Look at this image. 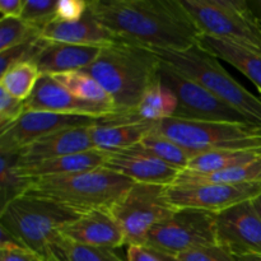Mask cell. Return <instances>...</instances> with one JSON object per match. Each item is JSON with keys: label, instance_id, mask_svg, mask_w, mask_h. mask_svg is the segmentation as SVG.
I'll list each match as a JSON object with an SVG mask.
<instances>
[{"label": "cell", "instance_id": "cell-1", "mask_svg": "<svg viewBox=\"0 0 261 261\" xmlns=\"http://www.w3.org/2000/svg\"><path fill=\"white\" fill-rule=\"evenodd\" d=\"M89 8L117 37L150 50L198 45L200 32L181 0H89Z\"/></svg>", "mask_w": 261, "mask_h": 261}, {"label": "cell", "instance_id": "cell-2", "mask_svg": "<svg viewBox=\"0 0 261 261\" xmlns=\"http://www.w3.org/2000/svg\"><path fill=\"white\" fill-rule=\"evenodd\" d=\"M161 59L150 48L120 40L102 47L98 58L84 69L110 94L117 115L129 114L160 79Z\"/></svg>", "mask_w": 261, "mask_h": 261}, {"label": "cell", "instance_id": "cell-3", "mask_svg": "<svg viewBox=\"0 0 261 261\" xmlns=\"http://www.w3.org/2000/svg\"><path fill=\"white\" fill-rule=\"evenodd\" d=\"M133 184L115 171L98 167L71 175L31 180L24 194L50 199L84 214L97 209H110Z\"/></svg>", "mask_w": 261, "mask_h": 261}, {"label": "cell", "instance_id": "cell-4", "mask_svg": "<svg viewBox=\"0 0 261 261\" xmlns=\"http://www.w3.org/2000/svg\"><path fill=\"white\" fill-rule=\"evenodd\" d=\"M153 51L161 61L198 82L222 102L246 117L250 124L261 127V98L240 84L216 56L198 45L182 51Z\"/></svg>", "mask_w": 261, "mask_h": 261}, {"label": "cell", "instance_id": "cell-5", "mask_svg": "<svg viewBox=\"0 0 261 261\" xmlns=\"http://www.w3.org/2000/svg\"><path fill=\"white\" fill-rule=\"evenodd\" d=\"M82 213L50 199L22 194L0 209V227L47 261L48 246Z\"/></svg>", "mask_w": 261, "mask_h": 261}, {"label": "cell", "instance_id": "cell-6", "mask_svg": "<svg viewBox=\"0 0 261 261\" xmlns=\"http://www.w3.org/2000/svg\"><path fill=\"white\" fill-rule=\"evenodd\" d=\"M154 130L193 155L214 150H261V127L251 124L171 117L158 121Z\"/></svg>", "mask_w": 261, "mask_h": 261}, {"label": "cell", "instance_id": "cell-7", "mask_svg": "<svg viewBox=\"0 0 261 261\" xmlns=\"http://www.w3.org/2000/svg\"><path fill=\"white\" fill-rule=\"evenodd\" d=\"M200 35L261 53V24L247 0H181Z\"/></svg>", "mask_w": 261, "mask_h": 261}, {"label": "cell", "instance_id": "cell-8", "mask_svg": "<svg viewBox=\"0 0 261 261\" xmlns=\"http://www.w3.org/2000/svg\"><path fill=\"white\" fill-rule=\"evenodd\" d=\"M166 188L134 182L109 209L121 227L127 246H144L150 229L176 211L166 198Z\"/></svg>", "mask_w": 261, "mask_h": 261}, {"label": "cell", "instance_id": "cell-9", "mask_svg": "<svg viewBox=\"0 0 261 261\" xmlns=\"http://www.w3.org/2000/svg\"><path fill=\"white\" fill-rule=\"evenodd\" d=\"M212 245H217L216 214L196 209H176L150 229L144 247L178 256Z\"/></svg>", "mask_w": 261, "mask_h": 261}, {"label": "cell", "instance_id": "cell-10", "mask_svg": "<svg viewBox=\"0 0 261 261\" xmlns=\"http://www.w3.org/2000/svg\"><path fill=\"white\" fill-rule=\"evenodd\" d=\"M160 79L177 98V110L173 117L194 121L250 124L246 117L222 102L201 84L184 75L163 61H161Z\"/></svg>", "mask_w": 261, "mask_h": 261}, {"label": "cell", "instance_id": "cell-11", "mask_svg": "<svg viewBox=\"0 0 261 261\" xmlns=\"http://www.w3.org/2000/svg\"><path fill=\"white\" fill-rule=\"evenodd\" d=\"M261 193V184H172L166 188V198L173 209L219 213L244 201H251Z\"/></svg>", "mask_w": 261, "mask_h": 261}, {"label": "cell", "instance_id": "cell-12", "mask_svg": "<svg viewBox=\"0 0 261 261\" xmlns=\"http://www.w3.org/2000/svg\"><path fill=\"white\" fill-rule=\"evenodd\" d=\"M217 245L233 256H261V218L251 201L216 214Z\"/></svg>", "mask_w": 261, "mask_h": 261}, {"label": "cell", "instance_id": "cell-13", "mask_svg": "<svg viewBox=\"0 0 261 261\" xmlns=\"http://www.w3.org/2000/svg\"><path fill=\"white\" fill-rule=\"evenodd\" d=\"M101 119L45 111H25L14 124L0 132V152L14 153L31 143L60 130L93 126Z\"/></svg>", "mask_w": 261, "mask_h": 261}, {"label": "cell", "instance_id": "cell-14", "mask_svg": "<svg viewBox=\"0 0 261 261\" xmlns=\"http://www.w3.org/2000/svg\"><path fill=\"white\" fill-rule=\"evenodd\" d=\"M103 167L125 176L135 184L162 186L175 184L181 172L148 152L140 143L125 149L106 152Z\"/></svg>", "mask_w": 261, "mask_h": 261}, {"label": "cell", "instance_id": "cell-15", "mask_svg": "<svg viewBox=\"0 0 261 261\" xmlns=\"http://www.w3.org/2000/svg\"><path fill=\"white\" fill-rule=\"evenodd\" d=\"M25 111H45L55 114L103 119L116 114L114 107L91 103L76 98L51 75H41L35 89L24 101Z\"/></svg>", "mask_w": 261, "mask_h": 261}, {"label": "cell", "instance_id": "cell-16", "mask_svg": "<svg viewBox=\"0 0 261 261\" xmlns=\"http://www.w3.org/2000/svg\"><path fill=\"white\" fill-rule=\"evenodd\" d=\"M60 234L78 244L112 251L126 245L124 232L109 209L82 214L78 219L66 224Z\"/></svg>", "mask_w": 261, "mask_h": 261}, {"label": "cell", "instance_id": "cell-17", "mask_svg": "<svg viewBox=\"0 0 261 261\" xmlns=\"http://www.w3.org/2000/svg\"><path fill=\"white\" fill-rule=\"evenodd\" d=\"M97 149L91 138V126L60 130L18 150V166L43 162L54 158Z\"/></svg>", "mask_w": 261, "mask_h": 261}, {"label": "cell", "instance_id": "cell-18", "mask_svg": "<svg viewBox=\"0 0 261 261\" xmlns=\"http://www.w3.org/2000/svg\"><path fill=\"white\" fill-rule=\"evenodd\" d=\"M41 38L48 42L101 48L121 40L97 19L89 7L83 18L75 22H61L58 19L51 22L41 31Z\"/></svg>", "mask_w": 261, "mask_h": 261}, {"label": "cell", "instance_id": "cell-19", "mask_svg": "<svg viewBox=\"0 0 261 261\" xmlns=\"http://www.w3.org/2000/svg\"><path fill=\"white\" fill-rule=\"evenodd\" d=\"M101 50V47L42 40L32 63L37 66L41 75H56L68 71L84 70L98 58Z\"/></svg>", "mask_w": 261, "mask_h": 261}, {"label": "cell", "instance_id": "cell-20", "mask_svg": "<svg viewBox=\"0 0 261 261\" xmlns=\"http://www.w3.org/2000/svg\"><path fill=\"white\" fill-rule=\"evenodd\" d=\"M155 124L154 121L116 122L103 117L98 124L91 126V138L94 147L99 150L125 149L142 143L155 129Z\"/></svg>", "mask_w": 261, "mask_h": 261}, {"label": "cell", "instance_id": "cell-21", "mask_svg": "<svg viewBox=\"0 0 261 261\" xmlns=\"http://www.w3.org/2000/svg\"><path fill=\"white\" fill-rule=\"evenodd\" d=\"M198 46L241 71L261 93V53L206 35L199 36Z\"/></svg>", "mask_w": 261, "mask_h": 261}, {"label": "cell", "instance_id": "cell-22", "mask_svg": "<svg viewBox=\"0 0 261 261\" xmlns=\"http://www.w3.org/2000/svg\"><path fill=\"white\" fill-rule=\"evenodd\" d=\"M105 160H106L105 150L92 149L76 153V154H69L54 158V160L43 161V162L32 163V165H17V172L23 178H28V180L51 177V176L71 175V173L103 167Z\"/></svg>", "mask_w": 261, "mask_h": 261}, {"label": "cell", "instance_id": "cell-23", "mask_svg": "<svg viewBox=\"0 0 261 261\" xmlns=\"http://www.w3.org/2000/svg\"><path fill=\"white\" fill-rule=\"evenodd\" d=\"M177 103L175 93L158 79L147 89L137 109L129 114L119 115V120L122 122L162 121L175 116Z\"/></svg>", "mask_w": 261, "mask_h": 261}, {"label": "cell", "instance_id": "cell-24", "mask_svg": "<svg viewBox=\"0 0 261 261\" xmlns=\"http://www.w3.org/2000/svg\"><path fill=\"white\" fill-rule=\"evenodd\" d=\"M175 184H224V185H244L261 184V157L246 165L236 166L211 173H196L181 171Z\"/></svg>", "mask_w": 261, "mask_h": 261}, {"label": "cell", "instance_id": "cell-25", "mask_svg": "<svg viewBox=\"0 0 261 261\" xmlns=\"http://www.w3.org/2000/svg\"><path fill=\"white\" fill-rule=\"evenodd\" d=\"M261 157V150H214L193 155L184 171L196 173H211L236 166L246 165Z\"/></svg>", "mask_w": 261, "mask_h": 261}, {"label": "cell", "instance_id": "cell-26", "mask_svg": "<svg viewBox=\"0 0 261 261\" xmlns=\"http://www.w3.org/2000/svg\"><path fill=\"white\" fill-rule=\"evenodd\" d=\"M51 76L59 84H61L66 91H69L74 97L82 99V101L114 107L111 97L107 93L106 89L87 71L74 70Z\"/></svg>", "mask_w": 261, "mask_h": 261}, {"label": "cell", "instance_id": "cell-27", "mask_svg": "<svg viewBox=\"0 0 261 261\" xmlns=\"http://www.w3.org/2000/svg\"><path fill=\"white\" fill-rule=\"evenodd\" d=\"M47 261H124L112 250L97 249L59 234L48 246Z\"/></svg>", "mask_w": 261, "mask_h": 261}, {"label": "cell", "instance_id": "cell-28", "mask_svg": "<svg viewBox=\"0 0 261 261\" xmlns=\"http://www.w3.org/2000/svg\"><path fill=\"white\" fill-rule=\"evenodd\" d=\"M41 73L32 61H23L8 69L0 76V88L15 98L25 101L35 89Z\"/></svg>", "mask_w": 261, "mask_h": 261}, {"label": "cell", "instance_id": "cell-29", "mask_svg": "<svg viewBox=\"0 0 261 261\" xmlns=\"http://www.w3.org/2000/svg\"><path fill=\"white\" fill-rule=\"evenodd\" d=\"M140 144L153 155L178 171L185 170L193 158V154L189 150L171 140L170 138L157 133L155 130L148 134Z\"/></svg>", "mask_w": 261, "mask_h": 261}, {"label": "cell", "instance_id": "cell-30", "mask_svg": "<svg viewBox=\"0 0 261 261\" xmlns=\"http://www.w3.org/2000/svg\"><path fill=\"white\" fill-rule=\"evenodd\" d=\"M18 153L0 152V209L10 200L24 194L30 186L31 180L23 178L17 172Z\"/></svg>", "mask_w": 261, "mask_h": 261}, {"label": "cell", "instance_id": "cell-31", "mask_svg": "<svg viewBox=\"0 0 261 261\" xmlns=\"http://www.w3.org/2000/svg\"><path fill=\"white\" fill-rule=\"evenodd\" d=\"M41 37V30L22 18H2L0 20V53Z\"/></svg>", "mask_w": 261, "mask_h": 261}, {"label": "cell", "instance_id": "cell-32", "mask_svg": "<svg viewBox=\"0 0 261 261\" xmlns=\"http://www.w3.org/2000/svg\"><path fill=\"white\" fill-rule=\"evenodd\" d=\"M58 0H25L22 19L42 31L51 22L56 20Z\"/></svg>", "mask_w": 261, "mask_h": 261}, {"label": "cell", "instance_id": "cell-33", "mask_svg": "<svg viewBox=\"0 0 261 261\" xmlns=\"http://www.w3.org/2000/svg\"><path fill=\"white\" fill-rule=\"evenodd\" d=\"M0 261H46L37 252L23 246L3 227H0Z\"/></svg>", "mask_w": 261, "mask_h": 261}, {"label": "cell", "instance_id": "cell-34", "mask_svg": "<svg viewBox=\"0 0 261 261\" xmlns=\"http://www.w3.org/2000/svg\"><path fill=\"white\" fill-rule=\"evenodd\" d=\"M42 38L31 40L22 45L14 46L12 48L2 51L0 53V73L4 74L8 69L14 66L15 64L23 63V61H32L36 53L38 51Z\"/></svg>", "mask_w": 261, "mask_h": 261}, {"label": "cell", "instance_id": "cell-35", "mask_svg": "<svg viewBox=\"0 0 261 261\" xmlns=\"http://www.w3.org/2000/svg\"><path fill=\"white\" fill-rule=\"evenodd\" d=\"M25 112L24 101L0 88V132L14 124Z\"/></svg>", "mask_w": 261, "mask_h": 261}, {"label": "cell", "instance_id": "cell-36", "mask_svg": "<svg viewBox=\"0 0 261 261\" xmlns=\"http://www.w3.org/2000/svg\"><path fill=\"white\" fill-rule=\"evenodd\" d=\"M178 261H237V257L219 245L193 249L178 255Z\"/></svg>", "mask_w": 261, "mask_h": 261}, {"label": "cell", "instance_id": "cell-37", "mask_svg": "<svg viewBox=\"0 0 261 261\" xmlns=\"http://www.w3.org/2000/svg\"><path fill=\"white\" fill-rule=\"evenodd\" d=\"M88 7L89 2L86 0H58L56 19L61 22H75L83 18Z\"/></svg>", "mask_w": 261, "mask_h": 261}, {"label": "cell", "instance_id": "cell-38", "mask_svg": "<svg viewBox=\"0 0 261 261\" xmlns=\"http://www.w3.org/2000/svg\"><path fill=\"white\" fill-rule=\"evenodd\" d=\"M126 261H161V259L147 247L130 245L127 246Z\"/></svg>", "mask_w": 261, "mask_h": 261}, {"label": "cell", "instance_id": "cell-39", "mask_svg": "<svg viewBox=\"0 0 261 261\" xmlns=\"http://www.w3.org/2000/svg\"><path fill=\"white\" fill-rule=\"evenodd\" d=\"M25 0H0L2 18H20Z\"/></svg>", "mask_w": 261, "mask_h": 261}, {"label": "cell", "instance_id": "cell-40", "mask_svg": "<svg viewBox=\"0 0 261 261\" xmlns=\"http://www.w3.org/2000/svg\"><path fill=\"white\" fill-rule=\"evenodd\" d=\"M247 2H249V5L254 15L256 17L257 22L261 24V0H247Z\"/></svg>", "mask_w": 261, "mask_h": 261}, {"label": "cell", "instance_id": "cell-41", "mask_svg": "<svg viewBox=\"0 0 261 261\" xmlns=\"http://www.w3.org/2000/svg\"><path fill=\"white\" fill-rule=\"evenodd\" d=\"M153 251V250H152ZM155 255H157L158 257H160L161 261H178L177 257L175 256H171V255H167V254H162V252H157V251H153Z\"/></svg>", "mask_w": 261, "mask_h": 261}, {"label": "cell", "instance_id": "cell-42", "mask_svg": "<svg viewBox=\"0 0 261 261\" xmlns=\"http://www.w3.org/2000/svg\"><path fill=\"white\" fill-rule=\"evenodd\" d=\"M252 205H254V208L256 209L257 214H259L261 218V193L254 199V200H252Z\"/></svg>", "mask_w": 261, "mask_h": 261}, {"label": "cell", "instance_id": "cell-43", "mask_svg": "<svg viewBox=\"0 0 261 261\" xmlns=\"http://www.w3.org/2000/svg\"><path fill=\"white\" fill-rule=\"evenodd\" d=\"M237 261H261V256L259 255H247V256L237 257Z\"/></svg>", "mask_w": 261, "mask_h": 261}]
</instances>
